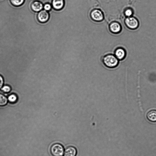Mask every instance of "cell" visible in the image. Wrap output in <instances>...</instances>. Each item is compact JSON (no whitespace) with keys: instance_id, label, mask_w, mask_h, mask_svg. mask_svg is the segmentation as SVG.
<instances>
[{"instance_id":"4","label":"cell","mask_w":156,"mask_h":156,"mask_svg":"<svg viewBox=\"0 0 156 156\" xmlns=\"http://www.w3.org/2000/svg\"><path fill=\"white\" fill-rule=\"evenodd\" d=\"M91 18L96 21L100 22L102 21L104 19V14L100 10L96 9L92 11L90 13Z\"/></svg>"},{"instance_id":"5","label":"cell","mask_w":156,"mask_h":156,"mask_svg":"<svg viewBox=\"0 0 156 156\" xmlns=\"http://www.w3.org/2000/svg\"><path fill=\"white\" fill-rule=\"evenodd\" d=\"M109 29L113 34H117L120 32L122 30V27L120 24L117 22H111L109 26Z\"/></svg>"},{"instance_id":"1","label":"cell","mask_w":156,"mask_h":156,"mask_svg":"<svg viewBox=\"0 0 156 156\" xmlns=\"http://www.w3.org/2000/svg\"><path fill=\"white\" fill-rule=\"evenodd\" d=\"M102 61L104 65L110 68L117 67L119 63V60L115 55L111 54L105 55L103 58Z\"/></svg>"},{"instance_id":"17","label":"cell","mask_w":156,"mask_h":156,"mask_svg":"<svg viewBox=\"0 0 156 156\" xmlns=\"http://www.w3.org/2000/svg\"><path fill=\"white\" fill-rule=\"evenodd\" d=\"M43 7L44 10L48 11H50L51 9V5L50 4L47 3L44 4Z\"/></svg>"},{"instance_id":"7","label":"cell","mask_w":156,"mask_h":156,"mask_svg":"<svg viewBox=\"0 0 156 156\" xmlns=\"http://www.w3.org/2000/svg\"><path fill=\"white\" fill-rule=\"evenodd\" d=\"M126 51L122 48H118L115 50L114 55L119 60H123L126 57Z\"/></svg>"},{"instance_id":"3","label":"cell","mask_w":156,"mask_h":156,"mask_svg":"<svg viewBox=\"0 0 156 156\" xmlns=\"http://www.w3.org/2000/svg\"><path fill=\"white\" fill-rule=\"evenodd\" d=\"M124 23L127 27L132 30L137 29L139 25L137 19L133 16L127 17L125 20Z\"/></svg>"},{"instance_id":"9","label":"cell","mask_w":156,"mask_h":156,"mask_svg":"<svg viewBox=\"0 0 156 156\" xmlns=\"http://www.w3.org/2000/svg\"><path fill=\"white\" fill-rule=\"evenodd\" d=\"M43 7L42 4L39 1H34L31 4V9L33 11L36 12L41 11Z\"/></svg>"},{"instance_id":"10","label":"cell","mask_w":156,"mask_h":156,"mask_svg":"<svg viewBox=\"0 0 156 156\" xmlns=\"http://www.w3.org/2000/svg\"><path fill=\"white\" fill-rule=\"evenodd\" d=\"M52 4L55 9L57 10H60L64 6V0H52Z\"/></svg>"},{"instance_id":"14","label":"cell","mask_w":156,"mask_h":156,"mask_svg":"<svg viewBox=\"0 0 156 156\" xmlns=\"http://www.w3.org/2000/svg\"><path fill=\"white\" fill-rule=\"evenodd\" d=\"M8 100L11 103H15L17 100V97L15 94H12L9 96Z\"/></svg>"},{"instance_id":"8","label":"cell","mask_w":156,"mask_h":156,"mask_svg":"<svg viewBox=\"0 0 156 156\" xmlns=\"http://www.w3.org/2000/svg\"><path fill=\"white\" fill-rule=\"evenodd\" d=\"M77 150L74 147L72 146L67 147L64 152V156H76Z\"/></svg>"},{"instance_id":"15","label":"cell","mask_w":156,"mask_h":156,"mask_svg":"<svg viewBox=\"0 0 156 156\" xmlns=\"http://www.w3.org/2000/svg\"><path fill=\"white\" fill-rule=\"evenodd\" d=\"M124 14L127 17L131 16L133 14V11L129 8L126 9L124 12Z\"/></svg>"},{"instance_id":"12","label":"cell","mask_w":156,"mask_h":156,"mask_svg":"<svg viewBox=\"0 0 156 156\" xmlns=\"http://www.w3.org/2000/svg\"><path fill=\"white\" fill-rule=\"evenodd\" d=\"M7 102L6 98L3 95L0 94V106H2L5 105Z\"/></svg>"},{"instance_id":"13","label":"cell","mask_w":156,"mask_h":156,"mask_svg":"<svg viewBox=\"0 0 156 156\" xmlns=\"http://www.w3.org/2000/svg\"><path fill=\"white\" fill-rule=\"evenodd\" d=\"M25 0H10L11 4L14 6H18L21 5Z\"/></svg>"},{"instance_id":"2","label":"cell","mask_w":156,"mask_h":156,"mask_svg":"<svg viewBox=\"0 0 156 156\" xmlns=\"http://www.w3.org/2000/svg\"><path fill=\"white\" fill-rule=\"evenodd\" d=\"M50 151L53 156H63L64 152L63 146L58 143L52 144L51 147Z\"/></svg>"},{"instance_id":"18","label":"cell","mask_w":156,"mask_h":156,"mask_svg":"<svg viewBox=\"0 0 156 156\" xmlns=\"http://www.w3.org/2000/svg\"><path fill=\"white\" fill-rule=\"evenodd\" d=\"M3 83V79L2 77L0 75V89L2 87Z\"/></svg>"},{"instance_id":"16","label":"cell","mask_w":156,"mask_h":156,"mask_svg":"<svg viewBox=\"0 0 156 156\" xmlns=\"http://www.w3.org/2000/svg\"><path fill=\"white\" fill-rule=\"evenodd\" d=\"M11 88L8 86H5L3 87L2 89V90L5 93H9L11 90Z\"/></svg>"},{"instance_id":"11","label":"cell","mask_w":156,"mask_h":156,"mask_svg":"<svg viewBox=\"0 0 156 156\" xmlns=\"http://www.w3.org/2000/svg\"><path fill=\"white\" fill-rule=\"evenodd\" d=\"M147 117L150 122H156V110H152L149 111L147 114Z\"/></svg>"},{"instance_id":"6","label":"cell","mask_w":156,"mask_h":156,"mask_svg":"<svg viewBox=\"0 0 156 156\" xmlns=\"http://www.w3.org/2000/svg\"><path fill=\"white\" fill-rule=\"evenodd\" d=\"M49 17L48 12L45 10L40 11L37 16L38 20L41 23L46 22L49 19Z\"/></svg>"}]
</instances>
